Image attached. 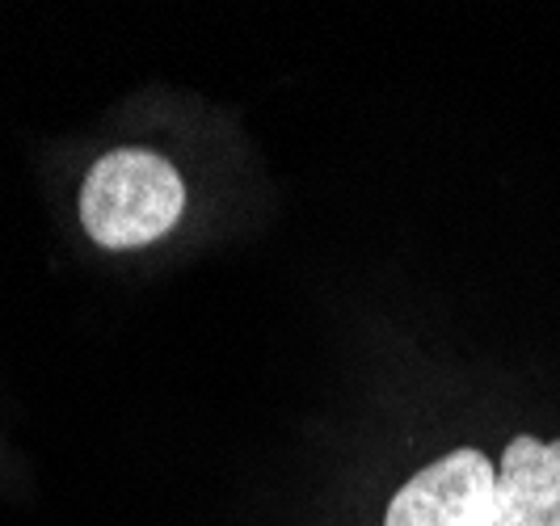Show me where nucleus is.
Instances as JSON below:
<instances>
[{
    "label": "nucleus",
    "instance_id": "1",
    "mask_svg": "<svg viewBox=\"0 0 560 526\" xmlns=\"http://www.w3.org/2000/svg\"><path fill=\"white\" fill-rule=\"evenodd\" d=\"M186 186L165 156L118 148L102 156L81 190V223L102 249H143L182 220Z\"/></svg>",
    "mask_w": 560,
    "mask_h": 526
},
{
    "label": "nucleus",
    "instance_id": "2",
    "mask_svg": "<svg viewBox=\"0 0 560 526\" xmlns=\"http://www.w3.org/2000/svg\"><path fill=\"white\" fill-rule=\"evenodd\" d=\"M493 480L498 468L480 451H451L396 493L384 526H485Z\"/></svg>",
    "mask_w": 560,
    "mask_h": 526
},
{
    "label": "nucleus",
    "instance_id": "3",
    "mask_svg": "<svg viewBox=\"0 0 560 526\" xmlns=\"http://www.w3.org/2000/svg\"><path fill=\"white\" fill-rule=\"evenodd\" d=\"M485 526H560V443L505 446Z\"/></svg>",
    "mask_w": 560,
    "mask_h": 526
}]
</instances>
